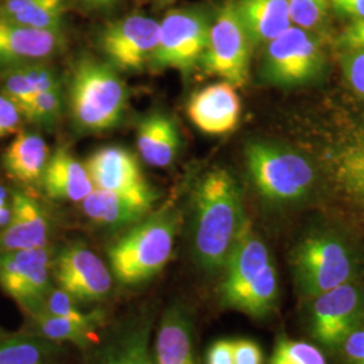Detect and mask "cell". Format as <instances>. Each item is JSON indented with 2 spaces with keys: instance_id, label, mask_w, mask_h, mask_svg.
<instances>
[{
  "instance_id": "cell-15",
  "label": "cell",
  "mask_w": 364,
  "mask_h": 364,
  "mask_svg": "<svg viewBox=\"0 0 364 364\" xmlns=\"http://www.w3.org/2000/svg\"><path fill=\"white\" fill-rule=\"evenodd\" d=\"M63 31L38 30L0 18V69L43 63L61 52Z\"/></svg>"
},
{
  "instance_id": "cell-21",
  "label": "cell",
  "mask_w": 364,
  "mask_h": 364,
  "mask_svg": "<svg viewBox=\"0 0 364 364\" xmlns=\"http://www.w3.org/2000/svg\"><path fill=\"white\" fill-rule=\"evenodd\" d=\"M139 156L150 166L168 168L178 156L181 135L176 122L166 114L154 112L144 117L136 132Z\"/></svg>"
},
{
  "instance_id": "cell-24",
  "label": "cell",
  "mask_w": 364,
  "mask_h": 364,
  "mask_svg": "<svg viewBox=\"0 0 364 364\" xmlns=\"http://www.w3.org/2000/svg\"><path fill=\"white\" fill-rule=\"evenodd\" d=\"M150 335L149 318L131 323L105 346L95 364H154Z\"/></svg>"
},
{
  "instance_id": "cell-11",
  "label": "cell",
  "mask_w": 364,
  "mask_h": 364,
  "mask_svg": "<svg viewBox=\"0 0 364 364\" xmlns=\"http://www.w3.org/2000/svg\"><path fill=\"white\" fill-rule=\"evenodd\" d=\"M311 335L324 350L338 352L341 343L364 321V285L351 281L311 299Z\"/></svg>"
},
{
  "instance_id": "cell-20",
  "label": "cell",
  "mask_w": 364,
  "mask_h": 364,
  "mask_svg": "<svg viewBox=\"0 0 364 364\" xmlns=\"http://www.w3.org/2000/svg\"><path fill=\"white\" fill-rule=\"evenodd\" d=\"M153 359L154 364H196L192 320L180 304L162 316Z\"/></svg>"
},
{
  "instance_id": "cell-32",
  "label": "cell",
  "mask_w": 364,
  "mask_h": 364,
  "mask_svg": "<svg viewBox=\"0 0 364 364\" xmlns=\"http://www.w3.org/2000/svg\"><path fill=\"white\" fill-rule=\"evenodd\" d=\"M61 95H63L61 90L37 93L22 115L30 122L43 124V126H50L53 123H55V120L60 117L61 107H63Z\"/></svg>"
},
{
  "instance_id": "cell-26",
  "label": "cell",
  "mask_w": 364,
  "mask_h": 364,
  "mask_svg": "<svg viewBox=\"0 0 364 364\" xmlns=\"http://www.w3.org/2000/svg\"><path fill=\"white\" fill-rule=\"evenodd\" d=\"M53 343H72L78 348H87L97 343V329L81 326L65 317L41 312L30 316V332Z\"/></svg>"
},
{
  "instance_id": "cell-14",
  "label": "cell",
  "mask_w": 364,
  "mask_h": 364,
  "mask_svg": "<svg viewBox=\"0 0 364 364\" xmlns=\"http://www.w3.org/2000/svg\"><path fill=\"white\" fill-rule=\"evenodd\" d=\"M95 188L131 195H156L144 177L138 158L127 149L108 146L95 151L85 164Z\"/></svg>"
},
{
  "instance_id": "cell-12",
  "label": "cell",
  "mask_w": 364,
  "mask_h": 364,
  "mask_svg": "<svg viewBox=\"0 0 364 364\" xmlns=\"http://www.w3.org/2000/svg\"><path fill=\"white\" fill-rule=\"evenodd\" d=\"M52 277L57 287L77 302H97L112 290V273L91 248L70 243L53 258Z\"/></svg>"
},
{
  "instance_id": "cell-43",
  "label": "cell",
  "mask_w": 364,
  "mask_h": 364,
  "mask_svg": "<svg viewBox=\"0 0 364 364\" xmlns=\"http://www.w3.org/2000/svg\"><path fill=\"white\" fill-rule=\"evenodd\" d=\"M7 336H10V333H9L6 329H3V328L0 326V338H7Z\"/></svg>"
},
{
  "instance_id": "cell-1",
  "label": "cell",
  "mask_w": 364,
  "mask_h": 364,
  "mask_svg": "<svg viewBox=\"0 0 364 364\" xmlns=\"http://www.w3.org/2000/svg\"><path fill=\"white\" fill-rule=\"evenodd\" d=\"M247 221L234 176L221 168L208 171L192 197V248L197 264L209 274L221 272Z\"/></svg>"
},
{
  "instance_id": "cell-31",
  "label": "cell",
  "mask_w": 364,
  "mask_h": 364,
  "mask_svg": "<svg viewBox=\"0 0 364 364\" xmlns=\"http://www.w3.org/2000/svg\"><path fill=\"white\" fill-rule=\"evenodd\" d=\"M336 176L350 192L364 197V146H359L338 156Z\"/></svg>"
},
{
  "instance_id": "cell-39",
  "label": "cell",
  "mask_w": 364,
  "mask_h": 364,
  "mask_svg": "<svg viewBox=\"0 0 364 364\" xmlns=\"http://www.w3.org/2000/svg\"><path fill=\"white\" fill-rule=\"evenodd\" d=\"M207 364H235L232 340L215 341L207 352Z\"/></svg>"
},
{
  "instance_id": "cell-16",
  "label": "cell",
  "mask_w": 364,
  "mask_h": 364,
  "mask_svg": "<svg viewBox=\"0 0 364 364\" xmlns=\"http://www.w3.org/2000/svg\"><path fill=\"white\" fill-rule=\"evenodd\" d=\"M242 103L232 84L221 81L208 85L191 97L188 117L198 130L210 135H223L236 129Z\"/></svg>"
},
{
  "instance_id": "cell-7",
  "label": "cell",
  "mask_w": 364,
  "mask_h": 364,
  "mask_svg": "<svg viewBox=\"0 0 364 364\" xmlns=\"http://www.w3.org/2000/svg\"><path fill=\"white\" fill-rule=\"evenodd\" d=\"M324 65V50L317 36L293 25L264 45L260 75L272 85L299 87L320 77Z\"/></svg>"
},
{
  "instance_id": "cell-38",
  "label": "cell",
  "mask_w": 364,
  "mask_h": 364,
  "mask_svg": "<svg viewBox=\"0 0 364 364\" xmlns=\"http://www.w3.org/2000/svg\"><path fill=\"white\" fill-rule=\"evenodd\" d=\"M338 46L346 50L364 48V19L352 21L351 25L338 36Z\"/></svg>"
},
{
  "instance_id": "cell-40",
  "label": "cell",
  "mask_w": 364,
  "mask_h": 364,
  "mask_svg": "<svg viewBox=\"0 0 364 364\" xmlns=\"http://www.w3.org/2000/svg\"><path fill=\"white\" fill-rule=\"evenodd\" d=\"M331 9L351 21L364 19V0H329Z\"/></svg>"
},
{
  "instance_id": "cell-42",
  "label": "cell",
  "mask_w": 364,
  "mask_h": 364,
  "mask_svg": "<svg viewBox=\"0 0 364 364\" xmlns=\"http://www.w3.org/2000/svg\"><path fill=\"white\" fill-rule=\"evenodd\" d=\"M81 1H84L85 4H88L91 7H107V6L114 4L117 0H81Z\"/></svg>"
},
{
  "instance_id": "cell-9",
  "label": "cell",
  "mask_w": 364,
  "mask_h": 364,
  "mask_svg": "<svg viewBox=\"0 0 364 364\" xmlns=\"http://www.w3.org/2000/svg\"><path fill=\"white\" fill-rule=\"evenodd\" d=\"M52 248L0 250V289L30 316L42 312L52 290Z\"/></svg>"
},
{
  "instance_id": "cell-37",
  "label": "cell",
  "mask_w": 364,
  "mask_h": 364,
  "mask_svg": "<svg viewBox=\"0 0 364 364\" xmlns=\"http://www.w3.org/2000/svg\"><path fill=\"white\" fill-rule=\"evenodd\" d=\"M235 364H264L263 351L258 343L250 338L232 340Z\"/></svg>"
},
{
  "instance_id": "cell-10",
  "label": "cell",
  "mask_w": 364,
  "mask_h": 364,
  "mask_svg": "<svg viewBox=\"0 0 364 364\" xmlns=\"http://www.w3.org/2000/svg\"><path fill=\"white\" fill-rule=\"evenodd\" d=\"M252 46L234 1H230L210 22L208 45L201 66L208 75L220 77L235 88H242L250 77Z\"/></svg>"
},
{
  "instance_id": "cell-30",
  "label": "cell",
  "mask_w": 364,
  "mask_h": 364,
  "mask_svg": "<svg viewBox=\"0 0 364 364\" xmlns=\"http://www.w3.org/2000/svg\"><path fill=\"white\" fill-rule=\"evenodd\" d=\"M294 26L314 31L323 28L329 15V0H287Z\"/></svg>"
},
{
  "instance_id": "cell-2",
  "label": "cell",
  "mask_w": 364,
  "mask_h": 364,
  "mask_svg": "<svg viewBox=\"0 0 364 364\" xmlns=\"http://www.w3.org/2000/svg\"><path fill=\"white\" fill-rule=\"evenodd\" d=\"M219 293L223 306L254 318L277 306L279 287L272 254L247 221L225 262Z\"/></svg>"
},
{
  "instance_id": "cell-35",
  "label": "cell",
  "mask_w": 364,
  "mask_h": 364,
  "mask_svg": "<svg viewBox=\"0 0 364 364\" xmlns=\"http://www.w3.org/2000/svg\"><path fill=\"white\" fill-rule=\"evenodd\" d=\"M336 353L343 364H364V321L346 338Z\"/></svg>"
},
{
  "instance_id": "cell-3",
  "label": "cell",
  "mask_w": 364,
  "mask_h": 364,
  "mask_svg": "<svg viewBox=\"0 0 364 364\" xmlns=\"http://www.w3.org/2000/svg\"><path fill=\"white\" fill-rule=\"evenodd\" d=\"M181 215L161 209L131 225L108 248L111 273L123 285H138L156 277L169 262Z\"/></svg>"
},
{
  "instance_id": "cell-22",
  "label": "cell",
  "mask_w": 364,
  "mask_h": 364,
  "mask_svg": "<svg viewBox=\"0 0 364 364\" xmlns=\"http://www.w3.org/2000/svg\"><path fill=\"white\" fill-rule=\"evenodd\" d=\"M252 45H266L293 26L287 0H235Z\"/></svg>"
},
{
  "instance_id": "cell-27",
  "label": "cell",
  "mask_w": 364,
  "mask_h": 364,
  "mask_svg": "<svg viewBox=\"0 0 364 364\" xmlns=\"http://www.w3.org/2000/svg\"><path fill=\"white\" fill-rule=\"evenodd\" d=\"M58 352L57 343L33 333L0 338V364H43Z\"/></svg>"
},
{
  "instance_id": "cell-34",
  "label": "cell",
  "mask_w": 364,
  "mask_h": 364,
  "mask_svg": "<svg viewBox=\"0 0 364 364\" xmlns=\"http://www.w3.org/2000/svg\"><path fill=\"white\" fill-rule=\"evenodd\" d=\"M341 60L350 85L364 97V48L347 50Z\"/></svg>"
},
{
  "instance_id": "cell-23",
  "label": "cell",
  "mask_w": 364,
  "mask_h": 364,
  "mask_svg": "<svg viewBox=\"0 0 364 364\" xmlns=\"http://www.w3.org/2000/svg\"><path fill=\"white\" fill-rule=\"evenodd\" d=\"M49 149L42 136L34 132H21L3 154V168L14 180L37 183L42 180L49 161Z\"/></svg>"
},
{
  "instance_id": "cell-36",
  "label": "cell",
  "mask_w": 364,
  "mask_h": 364,
  "mask_svg": "<svg viewBox=\"0 0 364 364\" xmlns=\"http://www.w3.org/2000/svg\"><path fill=\"white\" fill-rule=\"evenodd\" d=\"M21 109L7 96L0 95V138L16 132L22 122Z\"/></svg>"
},
{
  "instance_id": "cell-28",
  "label": "cell",
  "mask_w": 364,
  "mask_h": 364,
  "mask_svg": "<svg viewBox=\"0 0 364 364\" xmlns=\"http://www.w3.org/2000/svg\"><path fill=\"white\" fill-rule=\"evenodd\" d=\"M42 312L58 317H65L81 326H90L95 329H97L105 323V316L102 313L99 311L91 313L82 312L78 308L77 301L58 287H53L52 290L49 291L48 297L45 299Z\"/></svg>"
},
{
  "instance_id": "cell-44",
  "label": "cell",
  "mask_w": 364,
  "mask_h": 364,
  "mask_svg": "<svg viewBox=\"0 0 364 364\" xmlns=\"http://www.w3.org/2000/svg\"><path fill=\"white\" fill-rule=\"evenodd\" d=\"M156 1H159V3H162V4H169V3L174 1V0H156Z\"/></svg>"
},
{
  "instance_id": "cell-8",
  "label": "cell",
  "mask_w": 364,
  "mask_h": 364,
  "mask_svg": "<svg viewBox=\"0 0 364 364\" xmlns=\"http://www.w3.org/2000/svg\"><path fill=\"white\" fill-rule=\"evenodd\" d=\"M210 21L197 9L171 10L159 22V36L150 65L191 73L201 65L208 45Z\"/></svg>"
},
{
  "instance_id": "cell-29",
  "label": "cell",
  "mask_w": 364,
  "mask_h": 364,
  "mask_svg": "<svg viewBox=\"0 0 364 364\" xmlns=\"http://www.w3.org/2000/svg\"><path fill=\"white\" fill-rule=\"evenodd\" d=\"M270 364H328L323 351L312 343L281 338L275 347Z\"/></svg>"
},
{
  "instance_id": "cell-25",
  "label": "cell",
  "mask_w": 364,
  "mask_h": 364,
  "mask_svg": "<svg viewBox=\"0 0 364 364\" xmlns=\"http://www.w3.org/2000/svg\"><path fill=\"white\" fill-rule=\"evenodd\" d=\"M66 0H3L0 18L38 30L63 31Z\"/></svg>"
},
{
  "instance_id": "cell-17",
  "label": "cell",
  "mask_w": 364,
  "mask_h": 364,
  "mask_svg": "<svg viewBox=\"0 0 364 364\" xmlns=\"http://www.w3.org/2000/svg\"><path fill=\"white\" fill-rule=\"evenodd\" d=\"M11 210V220L0 230V250L48 247L50 220L38 203L23 192H15Z\"/></svg>"
},
{
  "instance_id": "cell-13",
  "label": "cell",
  "mask_w": 364,
  "mask_h": 364,
  "mask_svg": "<svg viewBox=\"0 0 364 364\" xmlns=\"http://www.w3.org/2000/svg\"><path fill=\"white\" fill-rule=\"evenodd\" d=\"M158 36L159 22L144 14H132L107 25L99 45L108 64L117 70L139 72L150 64Z\"/></svg>"
},
{
  "instance_id": "cell-33",
  "label": "cell",
  "mask_w": 364,
  "mask_h": 364,
  "mask_svg": "<svg viewBox=\"0 0 364 364\" xmlns=\"http://www.w3.org/2000/svg\"><path fill=\"white\" fill-rule=\"evenodd\" d=\"M25 73L28 84L31 85L33 91L37 93L42 92L60 91L61 81L57 76L55 70L50 66L45 65L42 63H36L30 65L18 66Z\"/></svg>"
},
{
  "instance_id": "cell-6",
  "label": "cell",
  "mask_w": 364,
  "mask_h": 364,
  "mask_svg": "<svg viewBox=\"0 0 364 364\" xmlns=\"http://www.w3.org/2000/svg\"><path fill=\"white\" fill-rule=\"evenodd\" d=\"M246 161L258 192L272 203L297 201L314 181V170L304 156L275 144H248Z\"/></svg>"
},
{
  "instance_id": "cell-41",
  "label": "cell",
  "mask_w": 364,
  "mask_h": 364,
  "mask_svg": "<svg viewBox=\"0 0 364 364\" xmlns=\"http://www.w3.org/2000/svg\"><path fill=\"white\" fill-rule=\"evenodd\" d=\"M11 215H13V210H11V205H4V207H0V230H3L10 220H11Z\"/></svg>"
},
{
  "instance_id": "cell-4",
  "label": "cell",
  "mask_w": 364,
  "mask_h": 364,
  "mask_svg": "<svg viewBox=\"0 0 364 364\" xmlns=\"http://www.w3.org/2000/svg\"><path fill=\"white\" fill-rule=\"evenodd\" d=\"M127 102L126 84L114 66L91 57L78 60L69 87V105L77 127L85 131L117 127Z\"/></svg>"
},
{
  "instance_id": "cell-18",
  "label": "cell",
  "mask_w": 364,
  "mask_h": 364,
  "mask_svg": "<svg viewBox=\"0 0 364 364\" xmlns=\"http://www.w3.org/2000/svg\"><path fill=\"white\" fill-rule=\"evenodd\" d=\"M156 195H131L95 188L82 201V210L93 223L124 228L144 219L154 207Z\"/></svg>"
},
{
  "instance_id": "cell-5",
  "label": "cell",
  "mask_w": 364,
  "mask_h": 364,
  "mask_svg": "<svg viewBox=\"0 0 364 364\" xmlns=\"http://www.w3.org/2000/svg\"><path fill=\"white\" fill-rule=\"evenodd\" d=\"M290 263L299 294L308 299L355 281L358 270L350 246L326 232L304 237L293 250Z\"/></svg>"
},
{
  "instance_id": "cell-19",
  "label": "cell",
  "mask_w": 364,
  "mask_h": 364,
  "mask_svg": "<svg viewBox=\"0 0 364 364\" xmlns=\"http://www.w3.org/2000/svg\"><path fill=\"white\" fill-rule=\"evenodd\" d=\"M41 183L50 198L72 203H82L95 189L87 166L64 147L49 156Z\"/></svg>"
}]
</instances>
